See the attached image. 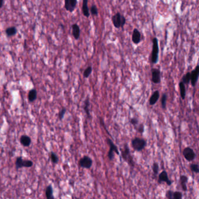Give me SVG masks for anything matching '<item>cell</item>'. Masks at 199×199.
Returning <instances> with one entry per match:
<instances>
[{
    "mask_svg": "<svg viewBox=\"0 0 199 199\" xmlns=\"http://www.w3.org/2000/svg\"><path fill=\"white\" fill-rule=\"evenodd\" d=\"M77 0H64V8L66 11L72 12L77 5Z\"/></svg>",
    "mask_w": 199,
    "mask_h": 199,
    "instance_id": "cell-11",
    "label": "cell"
},
{
    "mask_svg": "<svg viewBox=\"0 0 199 199\" xmlns=\"http://www.w3.org/2000/svg\"><path fill=\"white\" fill-rule=\"evenodd\" d=\"M190 168L193 172H194L196 174L199 173V168H198V165L196 163H192L190 165Z\"/></svg>",
    "mask_w": 199,
    "mask_h": 199,
    "instance_id": "cell-30",
    "label": "cell"
},
{
    "mask_svg": "<svg viewBox=\"0 0 199 199\" xmlns=\"http://www.w3.org/2000/svg\"><path fill=\"white\" fill-rule=\"evenodd\" d=\"M112 23L113 26L116 29L119 28H123L124 26L126 23V19L124 15H122L120 12H117L111 17Z\"/></svg>",
    "mask_w": 199,
    "mask_h": 199,
    "instance_id": "cell-1",
    "label": "cell"
},
{
    "mask_svg": "<svg viewBox=\"0 0 199 199\" xmlns=\"http://www.w3.org/2000/svg\"><path fill=\"white\" fill-rule=\"evenodd\" d=\"M159 56V46L158 40L157 38H154L152 39V50L151 53V61L152 64H157L158 62Z\"/></svg>",
    "mask_w": 199,
    "mask_h": 199,
    "instance_id": "cell-4",
    "label": "cell"
},
{
    "mask_svg": "<svg viewBox=\"0 0 199 199\" xmlns=\"http://www.w3.org/2000/svg\"><path fill=\"white\" fill-rule=\"evenodd\" d=\"M90 12H91V14H92V15L93 16H98V9L96 7V5H92L90 9Z\"/></svg>",
    "mask_w": 199,
    "mask_h": 199,
    "instance_id": "cell-27",
    "label": "cell"
},
{
    "mask_svg": "<svg viewBox=\"0 0 199 199\" xmlns=\"http://www.w3.org/2000/svg\"><path fill=\"white\" fill-rule=\"evenodd\" d=\"M183 155L186 160L191 162L194 160L196 157V154L194 150L190 147H187L184 148L183 151Z\"/></svg>",
    "mask_w": 199,
    "mask_h": 199,
    "instance_id": "cell-6",
    "label": "cell"
},
{
    "mask_svg": "<svg viewBox=\"0 0 199 199\" xmlns=\"http://www.w3.org/2000/svg\"><path fill=\"white\" fill-rule=\"evenodd\" d=\"M50 158H51V162L53 163L57 164V163H58V162H59V157H57V155L54 152H51V154H50Z\"/></svg>",
    "mask_w": 199,
    "mask_h": 199,
    "instance_id": "cell-29",
    "label": "cell"
},
{
    "mask_svg": "<svg viewBox=\"0 0 199 199\" xmlns=\"http://www.w3.org/2000/svg\"><path fill=\"white\" fill-rule=\"evenodd\" d=\"M166 101H167V94L164 93L163 94L161 98V106L163 109H165L166 108Z\"/></svg>",
    "mask_w": 199,
    "mask_h": 199,
    "instance_id": "cell-26",
    "label": "cell"
},
{
    "mask_svg": "<svg viewBox=\"0 0 199 199\" xmlns=\"http://www.w3.org/2000/svg\"><path fill=\"white\" fill-rule=\"evenodd\" d=\"M121 155L123 160L127 162L129 165H130L131 167L134 166V161L132 155H131L130 148L127 144H124L123 150H122Z\"/></svg>",
    "mask_w": 199,
    "mask_h": 199,
    "instance_id": "cell-3",
    "label": "cell"
},
{
    "mask_svg": "<svg viewBox=\"0 0 199 199\" xmlns=\"http://www.w3.org/2000/svg\"><path fill=\"white\" fill-rule=\"evenodd\" d=\"M31 138L26 135H23L20 138L21 143L24 147H29L31 144Z\"/></svg>",
    "mask_w": 199,
    "mask_h": 199,
    "instance_id": "cell-17",
    "label": "cell"
},
{
    "mask_svg": "<svg viewBox=\"0 0 199 199\" xmlns=\"http://www.w3.org/2000/svg\"><path fill=\"white\" fill-rule=\"evenodd\" d=\"M92 72V67L91 66L88 67L83 71V77L85 78H88L91 75Z\"/></svg>",
    "mask_w": 199,
    "mask_h": 199,
    "instance_id": "cell-25",
    "label": "cell"
},
{
    "mask_svg": "<svg viewBox=\"0 0 199 199\" xmlns=\"http://www.w3.org/2000/svg\"><path fill=\"white\" fill-rule=\"evenodd\" d=\"M179 182L181 183V187L182 189L183 190V191H187V183L188 182V178L185 175H182L180 176V179H179Z\"/></svg>",
    "mask_w": 199,
    "mask_h": 199,
    "instance_id": "cell-18",
    "label": "cell"
},
{
    "mask_svg": "<svg viewBox=\"0 0 199 199\" xmlns=\"http://www.w3.org/2000/svg\"><path fill=\"white\" fill-rule=\"evenodd\" d=\"M199 66L197 65L196 68L190 72V83L193 87H195L198 79Z\"/></svg>",
    "mask_w": 199,
    "mask_h": 199,
    "instance_id": "cell-9",
    "label": "cell"
},
{
    "mask_svg": "<svg viewBox=\"0 0 199 199\" xmlns=\"http://www.w3.org/2000/svg\"><path fill=\"white\" fill-rule=\"evenodd\" d=\"M34 165V163L31 160H26L24 159V167L25 168H30L32 167Z\"/></svg>",
    "mask_w": 199,
    "mask_h": 199,
    "instance_id": "cell-33",
    "label": "cell"
},
{
    "mask_svg": "<svg viewBox=\"0 0 199 199\" xmlns=\"http://www.w3.org/2000/svg\"><path fill=\"white\" fill-rule=\"evenodd\" d=\"M46 196L47 199L54 198L53 187L51 185L48 186L46 189Z\"/></svg>",
    "mask_w": 199,
    "mask_h": 199,
    "instance_id": "cell-22",
    "label": "cell"
},
{
    "mask_svg": "<svg viewBox=\"0 0 199 199\" xmlns=\"http://www.w3.org/2000/svg\"><path fill=\"white\" fill-rule=\"evenodd\" d=\"M120 1H122V0H120Z\"/></svg>",
    "mask_w": 199,
    "mask_h": 199,
    "instance_id": "cell-38",
    "label": "cell"
},
{
    "mask_svg": "<svg viewBox=\"0 0 199 199\" xmlns=\"http://www.w3.org/2000/svg\"><path fill=\"white\" fill-rule=\"evenodd\" d=\"M131 146L135 151L140 152L143 150L147 146V142L143 138L135 137L131 140Z\"/></svg>",
    "mask_w": 199,
    "mask_h": 199,
    "instance_id": "cell-2",
    "label": "cell"
},
{
    "mask_svg": "<svg viewBox=\"0 0 199 199\" xmlns=\"http://www.w3.org/2000/svg\"><path fill=\"white\" fill-rule=\"evenodd\" d=\"M93 164L92 159L88 156H83L79 161V165L85 169H90Z\"/></svg>",
    "mask_w": 199,
    "mask_h": 199,
    "instance_id": "cell-7",
    "label": "cell"
},
{
    "mask_svg": "<svg viewBox=\"0 0 199 199\" xmlns=\"http://www.w3.org/2000/svg\"><path fill=\"white\" fill-rule=\"evenodd\" d=\"M182 82H183L185 85L189 84L190 82V72H188L185 75H183V77L182 78Z\"/></svg>",
    "mask_w": 199,
    "mask_h": 199,
    "instance_id": "cell-24",
    "label": "cell"
},
{
    "mask_svg": "<svg viewBox=\"0 0 199 199\" xmlns=\"http://www.w3.org/2000/svg\"><path fill=\"white\" fill-rule=\"evenodd\" d=\"M90 99L88 97H87L86 99H85V101H84V103H83V110L86 113V115L88 117V119H91V113H90Z\"/></svg>",
    "mask_w": 199,
    "mask_h": 199,
    "instance_id": "cell-15",
    "label": "cell"
},
{
    "mask_svg": "<svg viewBox=\"0 0 199 199\" xmlns=\"http://www.w3.org/2000/svg\"><path fill=\"white\" fill-rule=\"evenodd\" d=\"M131 39H132L133 43L134 44H139L141 42V33L137 29V28H135V29L133 31Z\"/></svg>",
    "mask_w": 199,
    "mask_h": 199,
    "instance_id": "cell-12",
    "label": "cell"
},
{
    "mask_svg": "<svg viewBox=\"0 0 199 199\" xmlns=\"http://www.w3.org/2000/svg\"><path fill=\"white\" fill-rule=\"evenodd\" d=\"M163 182L166 183L168 186H170L172 184V182L171 181H170V179H169L168 173L165 170H163L162 172L159 174L158 179V183L159 184H161Z\"/></svg>",
    "mask_w": 199,
    "mask_h": 199,
    "instance_id": "cell-10",
    "label": "cell"
},
{
    "mask_svg": "<svg viewBox=\"0 0 199 199\" xmlns=\"http://www.w3.org/2000/svg\"><path fill=\"white\" fill-rule=\"evenodd\" d=\"M82 12L83 15L87 18H89L90 16V9L88 7V0H82Z\"/></svg>",
    "mask_w": 199,
    "mask_h": 199,
    "instance_id": "cell-13",
    "label": "cell"
},
{
    "mask_svg": "<svg viewBox=\"0 0 199 199\" xmlns=\"http://www.w3.org/2000/svg\"><path fill=\"white\" fill-rule=\"evenodd\" d=\"M15 167L17 169L24 167V159L22 157H18L15 161Z\"/></svg>",
    "mask_w": 199,
    "mask_h": 199,
    "instance_id": "cell-23",
    "label": "cell"
},
{
    "mask_svg": "<svg viewBox=\"0 0 199 199\" xmlns=\"http://www.w3.org/2000/svg\"><path fill=\"white\" fill-rule=\"evenodd\" d=\"M152 172L154 173V175H157L159 173V165L158 163L157 162H154L152 164Z\"/></svg>",
    "mask_w": 199,
    "mask_h": 199,
    "instance_id": "cell-28",
    "label": "cell"
},
{
    "mask_svg": "<svg viewBox=\"0 0 199 199\" xmlns=\"http://www.w3.org/2000/svg\"><path fill=\"white\" fill-rule=\"evenodd\" d=\"M66 111H67V110H66V108H63V109L60 110V111L59 112V119H60V120H62V119L64 118V115H65L66 113Z\"/></svg>",
    "mask_w": 199,
    "mask_h": 199,
    "instance_id": "cell-34",
    "label": "cell"
},
{
    "mask_svg": "<svg viewBox=\"0 0 199 199\" xmlns=\"http://www.w3.org/2000/svg\"><path fill=\"white\" fill-rule=\"evenodd\" d=\"M173 193L174 191L171 190H169L166 192L165 197L168 199H173Z\"/></svg>",
    "mask_w": 199,
    "mask_h": 199,
    "instance_id": "cell-35",
    "label": "cell"
},
{
    "mask_svg": "<svg viewBox=\"0 0 199 199\" xmlns=\"http://www.w3.org/2000/svg\"><path fill=\"white\" fill-rule=\"evenodd\" d=\"M72 28V35L75 40H78L80 37L81 30L79 26L77 24L74 23L71 26Z\"/></svg>",
    "mask_w": 199,
    "mask_h": 199,
    "instance_id": "cell-14",
    "label": "cell"
},
{
    "mask_svg": "<svg viewBox=\"0 0 199 199\" xmlns=\"http://www.w3.org/2000/svg\"><path fill=\"white\" fill-rule=\"evenodd\" d=\"M130 123H131V124H133V126H135L138 125V120L137 119H136V118H131V119H130Z\"/></svg>",
    "mask_w": 199,
    "mask_h": 199,
    "instance_id": "cell-36",
    "label": "cell"
},
{
    "mask_svg": "<svg viewBox=\"0 0 199 199\" xmlns=\"http://www.w3.org/2000/svg\"><path fill=\"white\" fill-rule=\"evenodd\" d=\"M159 96H160V94H159V91L158 90L155 91L149 99L150 105L151 106L155 105L156 103L158 102L159 98Z\"/></svg>",
    "mask_w": 199,
    "mask_h": 199,
    "instance_id": "cell-16",
    "label": "cell"
},
{
    "mask_svg": "<svg viewBox=\"0 0 199 199\" xmlns=\"http://www.w3.org/2000/svg\"><path fill=\"white\" fill-rule=\"evenodd\" d=\"M4 4V0H0V8H1L3 6Z\"/></svg>",
    "mask_w": 199,
    "mask_h": 199,
    "instance_id": "cell-37",
    "label": "cell"
},
{
    "mask_svg": "<svg viewBox=\"0 0 199 199\" xmlns=\"http://www.w3.org/2000/svg\"><path fill=\"white\" fill-rule=\"evenodd\" d=\"M183 197V194L182 192L179 191H174L173 193V199H182Z\"/></svg>",
    "mask_w": 199,
    "mask_h": 199,
    "instance_id": "cell-31",
    "label": "cell"
},
{
    "mask_svg": "<svg viewBox=\"0 0 199 199\" xmlns=\"http://www.w3.org/2000/svg\"><path fill=\"white\" fill-rule=\"evenodd\" d=\"M151 71V81L155 84H159L161 81V71L158 68H153Z\"/></svg>",
    "mask_w": 199,
    "mask_h": 199,
    "instance_id": "cell-8",
    "label": "cell"
},
{
    "mask_svg": "<svg viewBox=\"0 0 199 199\" xmlns=\"http://www.w3.org/2000/svg\"><path fill=\"white\" fill-rule=\"evenodd\" d=\"M106 141H107V144L109 146V148H110L109 151L108 152V154H107L108 158L110 161H111L115 158V152L118 155H119L120 153L117 146L113 143V142L110 138H107L106 139Z\"/></svg>",
    "mask_w": 199,
    "mask_h": 199,
    "instance_id": "cell-5",
    "label": "cell"
},
{
    "mask_svg": "<svg viewBox=\"0 0 199 199\" xmlns=\"http://www.w3.org/2000/svg\"><path fill=\"white\" fill-rule=\"evenodd\" d=\"M179 90H180V94H181V98L184 100L186 98V87H185V84L183 83L182 81H181L179 83Z\"/></svg>",
    "mask_w": 199,
    "mask_h": 199,
    "instance_id": "cell-21",
    "label": "cell"
},
{
    "mask_svg": "<svg viewBox=\"0 0 199 199\" xmlns=\"http://www.w3.org/2000/svg\"><path fill=\"white\" fill-rule=\"evenodd\" d=\"M38 92L35 89L31 90L28 94V99L30 102H34L37 99Z\"/></svg>",
    "mask_w": 199,
    "mask_h": 199,
    "instance_id": "cell-19",
    "label": "cell"
},
{
    "mask_svg": "<svg viewBox=\"0 0 199 199\" xmlns=\"http://www.w3.org/2000/svg\"><path fill=\"white\" fill-rule=\"evenodd\" d=\"M17 33V29L15 26L9 27L5 30V34L8 37H12L15 36Z\"/></svg>",
    "mask_w": 199,
    "mask_h": 199,
    "instance_id": "cell-20",
    "label": "cell"
},
{
    "mask_svg": "<svg viewBox=\"0 0 199 199\" xmlns=\"http://www.w3.org/2000/svg\"><path fill=\"white\" fill-rule=\"evenodd\" d=\"M137 131L141 134H143L144 131V125L143 123L140 124L137 127H135Z\"/></svg>",
    "mask_w": 199,
    "mask_h": 199,
    "instance_id": "cell-32",
    "label": "cell"
}]
</instances>
